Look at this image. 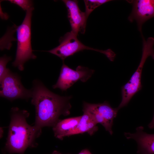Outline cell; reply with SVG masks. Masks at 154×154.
<instances>
[{
    "instance_id": "obj_1",
    "label": "cell",
    "mask_w": 154,
    "mask_h": 154,
    "mask_svg": "<svg viewBox=\"0 0 154 154\" xmlns=\"http://www.w3.org/2000/svg\"><path fill=\"white\" fill-rule=\"evenodd\" d=\"M31 104L35 109L34 126L41 132L45 127H53L60 120L61 115L70 113L71 96H61L48 90L40 80H34L33 83Z\"/></svg>"
},
{
    "instance_id": "obj_2",
    "label": "cell",
    "mask_w": 154,
    "mask_h": 154,
    "mask_svg": "<svg viewBox=\"0 0 154 154\" xmlns=\"http://www.w3.org/2000/svg\"><path fill=\"white\" fill-rule=\"evenodd\" d=\"M29 113L17 107L10 111L11 119L8 136L3 150L10 154H24L28 148L37 145L36 139L41 132L33 126L29 125L27 119Z\"/></svg>"
},
{
    "instance_id": "obj_3",
    "label": "cell",
    "mask_w": 154,
    "mask_h": 154,
    "mask_svg": "<svg viewBox=\"0 0 154 154\" xmlns=\"http://www.w3.org/2000/svg\"><path fill=\"white\" fill-rule=\"evenodd\" d=\"M34 9L33 7L26 11L23 21L16 29L17 49L12 65L21 71L24 70V65L26 62L37 58L33 52L31 44V19Z\"/></svg>"
},
{
    "instance_id": "obj_4",
    "label": "cell",
    "mask_w": 154,
    "mask_h": 154,
    "mask_svg": "<svg viewBox=\"0 0 154 154\" xmlns=\"http://www.w3.org/2000/svg\"><path fill=\"white\" fill-rule=\"evenodd\" d=\"M143 38L142 53L140 62L130 80L121 88L122 99L117 107L119 110L126 106L134 95L141 90V74L145 63L149 56L154 59V38L149 37L146 40L143 37Z\"/></svg>"
},
{
    "instance_id": "obj_5",
    "label": "cell",
    "mask_w": 154,
    "mask_h": 154,
    "mask_svg": "<svg viewBox=\"0 0 154 154\" xmlns=\"http://www.w3.org/2000/svg\"><path fill=\"white\" fill-rule=\"evenodd\" d=\"M77 36L71 31L67 33L60 38L58 46L47 52L57 56L64 61L67 57L76 53L85 50H89L102 53L110 60H114L116 54L112 50L109 49L102 50L87 46L78 39Z\"/></svg>"
},
{
    "instance_id": "obj_6",
    "label": "cell",
    "mask_w": 154,
    "mask_h": 154,
    "mask_svg": "<svg viewBox=\"0 0 154 154\" xmlns=\"http://www.w3.org/2000/svg\"><path fill=\"white\" fill-rule=\"evenodd\" d=\"M0 82V96L1 97L11 101L18 99L28 100L31 98V89L25 88L21 82L20 77L10 70Z\"/></svg>"
},
{
    "instance_id": "obj_7",
    "label": "cell",
    "mask_w": 154,
    "mask_h": 154,
    "mask_svg": "<svg viewBox=\"0 0 154 154\" xmlns=\"http://www.w3.org/2000/svg\"><path fill=\"white\" fill-rule=\"evenodd\" d=\"M118 110L117 108H112L107 102L97 104L84 102L83 104V112L89 114L97 124H101L111 135L114 120Z\"/></svg>"
},
{
    "instance_id": "obj_8",
    "label": "cell",
    "mask_w": 154,
    "mask_h": 154,
    "mask_svg": "<svg viewBox=\"0 0 154 154\" xmlns=\"http://www.w3.org/2000/svg\"><path fill=\"white\" fill-rule=\"evenodd\" d=\"M94 72V70L80 66H78L76 70H74L63 62L58 80L52 86V88L54 89L59 88L62 91H66L79 80L83 82H86Z\"/></svg>"
},
{
    "instance_id": "obj_9",
    "label": "cell",
    "mask_w": 154,
    "mask_h": 154,
    "mask_svg": "<svg viewBox=\"0 0 154 154\" xmlns=\"http://www.w3.org/2000/svg\"><path fill=\"white\" fill-rule=\"evenodd\" d=\"M132 6L131 12L128 17L129 21L136 22L141 32L143 24L154 17V0H128Z\"/></svg>"
},
{
    "instance_id": "obj_10",
    "label": "cell",
    "mask_w": 154,
    "mask_h": 154,
    "mask_svg": "<svg viewBox=\"0 0 154 154\" xmlns=\"http://www.w3.org/2000/svg\"><path fill=\"white\" fill-rule=\"evenodd\" d=\"M67 10L68 17L72 30L71 32L77 35L79 33L84 34L88 18L85 12L80 10L77 0H64Z\"/></svg>"
},
{
    "instance_id": "obj_11",
    "label": "cell",
    "mask_w": 154,
    "mask_h": 154,
    "mask_svg": "<svg viewBox=\"0 0 154 154\" xmlns=\"http://www.w3.org/2000/svg\"><path fill=\"white\" fill-rule=\"evenodd\" d=\"M124 135L127 139H132L137 143V152L140 154H154V134H149L144 131V127H137L134 133L125 132Z\"/></svg>"
},
{
    "instance_id": "obj_12",
    "label": "cell",
    "mask_w": 154,
    "mask_h": 154,
    "mask_svg": "<svg viewBox=\"0 0 154 154\" xmlns=\"http://www.w3.org/2000/svg\"><path fill=\"white\" fill-rule=\"evenodd\" d=\"M81 117L80 116L59 120L52 127L54 136L60 140L68 136L77 126Z\"/></svg>"
},
{
    "instance_id": "obj_13",
    "label": "cell",
    "mask_w": 154,
    "mask_h": 154,
    "mask_svg": "<svg viewBox=\"0 0 154 154\" xmlns=\"http://www.w3.org/2000/svg\"><path fill=\"white\" fill-rule=\"evenodd\" d=\"M83 112V114L78 125L69 133L68 137L85 133L92 135L98 130L97 124L93 118L87 112Z\"/></svg>"
},
{
    "instance_id": "obj_14",
    "label": "cell",
    "mask_w": 154,
    "mask_h": 154,
    "mask_svg": "<svg viewBox=\"0 0 154 154\" xmlns=\"http://www.w3.org/2000/svg\"><path fill=\"white\" fill-rule=\"evenodd\" d=\"M111 1L109 0H85V13L88 17L96 8L101 5Z\"/></svg>"
},
{
    "instance_id": "obj_15",
    "label": "cell",
    "mask_w": 154,
    "mask_h": 154,
    "mask_svg": "<svg viewBox=\"0 0 154 154\" xmlns=\"http://www.w3.org/2000/svg\"><path fill=\"white\" fill-rule=\"evenodd\" d=\"M11 60V58L5 55L0 58V81L3 78L9 70L7 68V63Z\"/></svg>"
},
{
    "instance_id": "obj_16",
    "label": "cell",
    "mask_w": 154,
    "mask_h": 154,
    "mask_svg": "<svg viewBox=\"0 0 154 154\" xmlns=\"http://www.w3.org/2000/svg\"><path fill=\"white\" fill-rule=\"evenodd\" d=\"M7 1L11 3L16 4L21 7L23 10L26 11L33 7V3L29 0H9Z\"/></svg>"
},
{
    "instance_id": "obj_17",
    "label": "cell",
    "mask_w": 154,
    "mask_h": 154,
    "mask_svg": "<svg viewBox=\"0 0 154 154\" xmlns=\"http://www.w3.org/2000/svg\"><path fill=\"white\" fill-rule=\"evenodd\" d=\"M78 154H92L90 151L87 149L82 150Z\"/></svg>"
},
{
    "instance_id": "obj_18",
    "label": "cell",
    "mask_w": 154,
    "mask_h": 154,
    "mask_svg": "<svg viewBox=\"0 0 154 154\" xmlns=\"http://www.w3.org/2000/svg\"><path fill=\"white\" fill-rule=\"evenodd\" d=\"M0 138H1L3 136L4 133V129L3 127H0Z\"/></svg>"
},
{
    "instance_id": "obj_19",
    "label": "cell",
    "mask_w": 154,
    "mask_h": 154,
    "mask_svg": "<svg viewBox=\"0 0 154 154\" xmlns=\"http://www.w3.org/2000/svg\"><path fill=\"white\" fill-rule=\"evenodd\" d=\"M51 154H62L61 153L59 152L56 151V150H54V151Z\"/></svg>"
}]
</instances>
